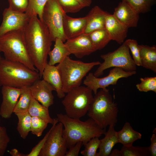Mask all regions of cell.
Listing matches in <instances>:
<instances>
[{"instance_id": "6da1fadb", "label": "cell", "mask_w": 156, "mask_h": 156, "mask_svg": "<svg viewBox=\"0 0 156 156\" xmlns=\"http://www.w3.org/2000/svg\"><path fill=\"white\" fill-rule=\"evenodd\" d=\"M23 32L29 55L41 78L53 40L47 27L37 16L30 17Z\"/></svg>"}, {"instance_id": "7a4b0ae2", "label": "cell", "mask_w": 156, "mask_h": 156, "mask_svg": "<svg viewBox=\"0 0 156 156\" xmlns=\"http://www.w3.org/2000/svg\"><path fill=\"white\" fill-rule=\"evenodd\" d=\"M57 119L64 127L63 135L65 138L67 148H69L79 141L85 144L92 138L100 137L106 132L92 118L84 121L80 119L73 118L62 113L57 114Z\"/></svg>"}, {"instance_id": "3957f363", "label": "cell", "mask_w": 156, "mask_h": 156, "mask_svg": "<svg viewBox=\"0 0 156 156\" xmlns=\"http://www.w3.org/2000/svg\"><path fill=\"white\" fill-rule=\"evenodd\" d=\"M40 78L38 72L21 63L2 57L0 60V86L20 88L29 87Z\"/></svg>"}, {"instance_id": "277c9868", "label": "cell", "mask_w": 156, "mask_h": 156, "mask_svg": "<svg viewBox=\"0 0 156 156\" xmlns=\"http://www.w3.org/2000/svg\"><path fill=\"white\" fill-rule=\"evenodd\" d=\"M118 112L117 104L106 88L101 89L95 94L87 113L99 126L105 129L107 126L115 125Z\"/></svg>"}, {"instance_id": "5b68a950", "label": "cell", "mask_w": 156, "mask_h": 156, "mask_svg": "<svg viewBox=\"0 0 156 156\" xmlns=\"http://www.w3.org/2000/svg\"><path fill=\"white\" fill-rule=\"evenodd\" d=\"M0 52L3 53L5 59L21 63L38 72L28 53L23 30L11 31L0 36Z\"/></svg>"}, {"instance_id": "8992f818", "label": "cell", "mask_w": 156, "mask_h": 156, "mask_svg": "<svg viewBox=\"0 0 156 156\" xmlns=\"http://www.w3.org/2000/svg\"><path fill=\"white\" fill-rule=\"evenodd\" d=\"M99 61L85 63L66 57L56 66L60 74L63 90L67 93L73 88L81 86L83 79Z\"/></svg>"}, {"instance_id": "52a82bcc", "label": "cell", "mask_w": 156, "mask_h": 156, "mask_svg": "<svg viewBox=\"0 0 156 156\" xmlns=\"http://www.w3.org/2000/svg\"><path fill=\"white\" fill-rule=\"evenodd\" d=\"M92 91L87 86H79L68 92L62 101L66 114L80 119L87 113L92 101Z\"/></svg>"}, {"instance_id": "ba28073f", "label": "cell", "mask_w": 156, "mask_h": 156, "mask_svg": "<svg viewBox=\"0 0 156 156\" xmlns=\"http://www.w3.org/2000/svg\"><path fill=\"white\" fill-rule=\"evenodd\" d=\"M128 46L124 42L117 49L113 52L101 55L104 60L93 73L96 77L103 75L104 71L112 67L121 68L127 71L136 70V65L130 54Z\"/></svg>"}, {"instance_id": "9c48e42d", "label": "cell", "mask_w": 156, "mask_h": 156, "mask_svg": "<svg viewBox=\"0 0 156 156\" xmlns=\"http://www.w3.org/2000/svg\"><path fill=\"white\" fill-rule=\"evenodd\" d=\"M64 13L57 0H48L43 10L42 21L47 27L53 41L57 38L64 42L67 40L63 29Z\"/></svg>"}, {"instance_id": "30bf717a", "label": "cell", "mask_w": 156, "mask_h": 156, "mask_svg": "<svg viewBox=\"0 0 156 156\" xmlns=\"http://www.w3.org/2000/svg\"><path fill=\"white\" fill-rule=\"evenodd\" d=\"M136 73V70L127 71L120 68L114 67L108 75L103 77H96L93 73H90L86 76L83 83L95 94L99 88L105 89L109 85H116L119 79L127 78Z\"/></svg>"}, {"instance_id": "8fae6325", "label": "cell", "mask_w": 156, "mask_h": 156, "mask_svg": "<svg viewBox=\"0 0 156 156\" xmlns=\"http://www.w3.org/2000/svg\"><path fill=\"white\" fill-rule=\"evenodd\" d=\"M63 127L60 122L54 126L39 156H65L67 148L63 135Z\"/></svg>"}, {"instance_id": "7c38bea8", "label": "cell", "mask_w": 156, "mask_h": 156, "mask_svg": "<svg viewBox=\"0 0 156 156\" xmlns=\"http://www.w3.org/2000/svg\"><path fill=\"white\" fill-rule=\"evenodd\" d=\"M30 18L25 12L14 11L9 8L5 9L0 25V37L11 31L23 30Z\"/></svg>"}, {"instance_id": "4fadbf2b", "label": "cell", "mask_w": 156, "mask_h": 156, "mask_svg": "<svg viewBox=\"0 0 156 156\" xmlns=\"http://www.w3.org/2000/svg\"><path fill=\"white\" fill-rule=\"evenodd\" d=\"M32 97L41 104L48 108L53 104L52 91L55 88L50 83L42 79L35 81L29 87Z\"/></svg>"}, {"instance_id": "5bb4252c", "label": "cell", "mask_w": 156, "mask_h": 156, "mask_svg": "<svg viewBox=\"0 0 156 156\" xmlns=\"http://www.w3.org/2000/svg\"><path fill=\"white\" fill-rule=\"evenodd\" d=\"M21 91L22 88L2 87V101L0 107V116L3 118L11 117Z\"/></svg>"}, {"instance_id": "9a60e30c", "label": "cell", "mask_w": 156, "mask_h": 156, "mask_svg": "<svg viewBox=\"0 0 156 156\" xmlns=\"http://www.w3.org/2000/svg\"><path fill=\"white\" fill-rule=\"evenodd\" d=\"M66 41L64 44L71 54L77 58H82L96 51L88 35L83 34Z\"/></svg>"}, {"instance_id": "2e32d148", "label": "cell", "mask_w": 156, "mask_h": 156, "mask_svg": "<svg viewBox=\"0 0 156 156\" xmlns=\"http://www.w3.org/2000/svg\"><path fill=\"white\" fill-rule=\"evenodd\" d=\"M86 16L74 18L64 13L63 29L67 40L77 37L84 34L87 24Z\"/></svg>"}, {"instance_id": "e0dca14e", "label": "cell", "mask_w": 156, "mask_h": 156, "mask_svg": "<svg viewBox=\"0 0 156 156\" xmlns=\"http://www.w3.org/2000/svg\"><path fill=\"white\" fill-rule=\"evenodd\" d=\"M139 14L125 1H122L114 9L113 14L120 22L128 28L137 26Z\"/></svg>"}, {"instance_id": "ac0fdd59", "label": "cell", "mask_w": 156, "mask_h": 156, "mask_svg": "<svg viewBox=\"0 0 156 156\" xmlns=\"http://www.w3.org/2000/svg\"><path fill=\"white\" fill-rule=\"evenodd\" d=\"M105 28L111 40L121 44L126 38L128 28L118 21L113 15L109 13L106 16Z\"/></svg>"}, {"instance_id": "d6986e66", "label": "cell", "mask_w": 156, "mask_h": 156, "mask_svg": "<svg viewBox=\"0 0 156 156\" xmlns=\"http://www.w3.org/2000/svg\"><path fill=\"white\" fill-rule=\"evenodd\" d=\"M108 13L97 5L93 7L86 16L87 24L84 34L88 35L94 31L105 28V18Z\"/></svg>"}, {"instance_id": "ffe728a7", "label": "cell", "mask_w": 156, "mask_h": 156, "mask_svg": "<svg viewBox=\"0 0 156 156\" xmlns=\"http://www.w3.org/2000/svg\"><path fill=\"white\" fill-rule=\"evenodd\" d=\"M42 77L53 87L59 98H64L65 93L63 90L61 77L56 66L50 65L47 63L44 68Z\"/></svg>"}, {"instance_id": "44dd1931", "label": "cell", "mask_w": 156, "mask_h": 156, "mask_svg": "<svg viewBox=\"0 0 156 156\" xmlns=\"http://www.w3.org/2000/svg\"><path fill=\"white\" fill-rule=\"evenodd\" d=\"M114 126H109L108 131L104 134L105 137L100 140L99 151L96 156H109L114 145L119 143L117 135V131L114 129Z\"/></svg>"}, {"instance_id": "7402d4cb", "label": "cell", "mask_w": 156, "mask_h": 156, "mask_svg": "<svg viewBox=\"0 0 156 156\" xmlns=\"http://www.w3.org/2000/svg\"><path fill=\"white\" fill-rule=\"evenodd\" d=\"M142 66L156 73V46L139 45Z\"/></svg>"}, {"instance_id": "603a6c76", "label": "cell", "mask_w": 156, "mask_h": 156, "mask_svg": "<svg viewBox=\"0 0 156 156\" xmlns=\"http://www.w3.org/2000/svg\"><path fill=\"white\" fill-rule=\"evenodd\" d=\"M54 41V48L48 54L49 59L48 63L51 65L61 62L71 54L64 43L60 39L57 38Z\"/></svg>"}, {"instance_id": "cb8c5ba5", "label": "cell", "mask_w": 156, "mask_h": 156, "mask_svg": "<svg viewBox=\"0 0 156 156\" xmlns=\"http://www.w3.org/2000/svg\"><path fill=\"white\" fill-rule=\"evenodd\" d=\"M117 135L119 143L126 147L132 145L135 141L140 139L142 136V134L134 130L128 122L125 123L120 130L117 131Z\"/></svg>"}, {"instance_id": "d4e9b609", "label": "cell", "mask_w": 156, "mask_h": 156, "mask_svg": "<svg viewBox=\"0 0 156 156\" xmlns=\"http://www.w3.org/2000/svg\"><path fill=\"white\" fill-rule=\"evenodd\" d=\"M28 112L31 116L41 118L47 121L49 123L52 124L54 122V118L50 117L48 108L40 104L32 97Z\"/></svg>"}, {"instance_id": "484cf974", "label": "cell", "mask_w": 156, "mask_h": 156, "mask_svg": "<svg viewBox=\"0 0 156 156\" xmlns=\"http://www.w3.org/2000/svg\"><path fill=\"white\" fill-rule=\"evenodd\" d=\"M88 35L95 51L104 48L111 40L105 28L94 31Z\"/></svg>"}, {"instance_id": "4316f807", "label": "cell", "mask_w": 156, "mask_h": 156, "mask_svg": "<svg viewBox=\"0 0 156 156\" xmlns=\"http://www.w3.org/2000/svg\"><path fill=\"white\" fill-rule=\"evenodd\" d=\"M32 96L29 87L22 88V91L14 110L15 114L28 111Z\"/></svg>"}, {"instance_id": "83f0119b", "label": "cell", "mask_w": 156, "mask_h": 156, "mask_svg": "<svg viewBox=\"0 0 156 156\" xmlns=\"http://www.w3.org/2000/svg\"><path fill=\"white\" fill-rule=\"evenodd\" d=\"M15 114L18 119L17 129L21 137L25 139L31 131V116L28 111Z\"/></svg>"}, {"instance_id": "f1b7e54d", "label": "cell", "mask_w": 156, "mask_h": 156, "mask_svg": "<svg viewBox=\"0 0 156 156\" xmlns=\"http://www.w3.org/2000/svg\"><path fill=\"white\" fill-rule=\"evenodd\" d=\"M28 0V8L25 13L30 17L37 16L42 21L43 10L48 0Z\"/></svg>"}, {"instance_id": "f546056e", "label": "cell", "mask_w": 156, "mask_h": 156, "mask_svg": "<svg viewBox=\"0 0 156 156\" xmlns=\"http://www.w3.org/2000/svg\"><path fill=\"white\" fill-rule=\"evenodd\" d=\"M129 5L139 14L149 11L156 0H122Z\"/></svg>"}, {"instance_id": "4dcf8cb0", "label": "cell", "mask_w": 156, "mask_h": 156, "mask_svg": "<svg viewBox=\"0 0 156 156\" xmlns=\"http://www.w3.org/2000/svg\"><path fill=\"white\" fill-rule=\"evenodd\" d=\"M120 151L122 156H151L148 147L123 146Z\"/></svg>"}, {"instance_id": "1f68e13d", "label": "cell", "mask_w": 156, "mask_h": 156, "mask_svg": "<svg viewBox=\"0 0 156 156\" xmlns=\"http://www.w3.org/2000/svg\"><path fill=\"white\" fill-rule=\"evenodd\" d=\"M48 124L47 121L41 118L31 116L30 132L37 137H40L42 135Z\"/></svg>"}, {"instance_id": "d6a6232c", "label": "cell", "mask_w": 156, "mask_h": 156, "mask_svg": "<svg viewBox=\"0 0 156 156\" xmlns=\"http://www.w3.org/2000/svg\"><path fill=\"white\" fill-rule=\"evenodd\" d=\"M140 82L136 84L137 89L140 92H147L151 91L156 92V77L141 78Z\"/></svg>"}, {"instance_id": "836d02e7", "label": "cell", "mask_w": 156, "mask_h": 156, "mask_svg": "<svg viewBox=\"0 0 156 156\" xmlns=\"http://www.w3.org/2000/svg\"><path fill=\"white\" fill-rule=\"evenodd\" d=\"M62 9L66 14L75 13L84 7L77 0H57Z\"/></svg>"}, {"instance_id": "e575fe53", "label": "cell", "mask_w": 156, "mask_h": 156, "mask_svg": "<svg viewBox=\"0 0 156 156\" xmlns=\"http://www.w3.org/2000/svg\"><path fill=\"white\" fill-rule=\"evenodd\" d=\"M100 142L98 137L92 138L84 145V148L81 151V154L84 156H96V151L99 148Z\"/></svg>"}, {"instance_id": "d590c367", "label": "cell", "mask_w": 156, "mask_h": 156, "mask_svg": "<svg viewBox=\"0 0 156 156\" xmlns=\"http://www.w3.org/2000/svg\"><path fill=\"white\" fill-rule=\"evenodd\" d=\"M125 42L129 47L132 53L133 59L136 66H142L139 46L137 41L133 39H128Z\"/></svg>"}, {"instance_id": "8d00e7d4", "label": "cell", "mask_w": 156, "mask_h": 156, "mask_svg": "<svg viewBox=\"0 0 156 156\" xmlns=\"http://www.w3.org/2000/svg\"><path fill=\"white\" fill-rule=\"evenodd\" d=\"M58 122L56 118H54V121L52 126L44 137L32 149L30 152L28 154H24V156H38L44 146L48 136L54 126Z\"/></svg>"}, {"instance_id": "74e56055", "label": "cell", "mask_w": 156, "mask_h": 156, "mask_svg": "<svg viewBox=\"0 0 156 156\" xmlns=\"http://www.w3.org/2000/svg\"><path fill=\"white\" fill-rule=\"evenodd\" d=\"M9 8L16 12H25L28 8V0H8Z\"/></svg>"}, {"instance_id": "f35d334b", "label": "cell", "mask_w": 156, "mask_h": 156, "mask_svg": "<svg viewBox=\"0 0 156 156\" xmlns=\"http://www.w3.org/2000/svg\"><path fill=\"white\" fill-rule=\"evenodd\" d=\"M10 140L6 128L0 125V156L4 155Z\"/></svg>"}, {"instance_id": "ab89813d", "label": "cell", "mask_w": 156, "mask_h": 156, "mask_svg": "<svg viewBox=\"0 0 156 156\" xmlns=\"http://www.w3.org/2000/svg\"><path fill=\"white\" fill-rule=\"evenodd\" d=\"M83 145L82 142H78L74 146L69 148V150L66 151L65 156H78L79 151Z\"/></svg>"}, {"instance_id": "60d3db41", "label": "cell", "mask_w": 156, "mask_h": 156, "mask_svg": "<svg viewBox=\"0 0 156 156\" xmlns=\"http://www.w3.org/2000/svg\"><path fill=\"white\" fill-rule=\"evenodd\" d=\"M151 145L148 147L151 156L156 155V135L153 134L151 138Z\"/></svg>"}, {"instance_id": "b9f144b4", "label": "cell", "mask_w": 156, "mask_h": 156, "mask_svg": "<svg viewBox=\"0 0 156 156\" xmlns=\"http://www.w3.org/2000/svg\"><path fill=\"white\" fill-rule=\"evenodd\" d=\"M84 8L89 7L92 3V0H77Z\"/></svg>"}, {"instance_id": "7bdbcfd3", "label": "cell", "mask_w": 156, "mask_h": 156, "mask_svg": "<svg viewBox=\"0 0 156 156\" xmlns=\"http://www.w3.org/2000/svg\"><path fill=\"white\" fill-rule=\"evenodd\" d=\"M10 153L12 156H24V155L20 153L16 149L11 150L10 152Z\"/></svg>"}, {"instance_id": "ee69618b", "label": "cell", "mask_w": 156, "mask_h": 156, "mask_svg": "<svg viewBox=\"0 0 156 156\" xmlns=\"http://www.w3.org/2000/svg\"><path fill=\"white\" fill-rule=\"evenodd\" d=\"M110 156H122L120 150L115 149L112 150L109 155Z\"/></svg>"}, {"instance_id": "f6af8a7d", "label": "cell", "mask_w": 156, "mask_h": 156, "mask_svg": "<svg viewBox=\"0 0 156 156\" xmlns=\"http://www.w3.org/2000/svg\"><path fill=\"white\" fill-rule=\"evenodd\" d=\"M1 55H0V60L1 59Z\"/></svg>"}]
</instances>
